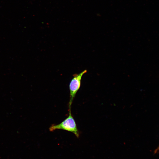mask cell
Wrapping results in <instances>:
<instances>
[{
  "label": "cell",
  "instance_id": "cell-1",
  "mask_svg": "<svg viewBox=\"0 0 159 159\" xmlns=\"http://www.w3.org/2000/svg\"><path fill=\"white\" fill-rule=\"evenodd\" d=\"M50 132L57 129L66 130L74 134L77 138L80 136V132L77 129L76 122L71 112L69 111L68 116L61 122L58 124H53L49 127Z\"/></svg>",
  "mask_w": 159,
  "mask_h": 159
},
{
  "label": "cell",
  "instance_id": "cell-2",
  "mask_svg": "<svg viewBox=\"0 0 159 159\" xmlns=\"http://www.w3.org/2000/svg\"><path fill=\"white\" fill-rule=\"evenodd\" d=\"M87 72L85 70L79 74L73 75V77L69 84V110H71V106L76 95L80 88L81 86L82 77L83 74Z\"/></svg>",
  "mask_w": 159,
  "mask_h": 159
},
{
  "label": "cell",
  "instance_id": "cell-3",
  "mask_svg": "<svg viewBox=\"0 0 159 159\" xmlns=\"http://www.w3.org/2000/svg\"><path fill=\"white\" fill-rule=\"evenodd\" d=\"M159 152V146L154 150V153L156 154Z\"/></svg>",
  "mask_w": 159,
  "mask_h": 159
}]
</instances>
